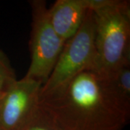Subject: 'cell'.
Segmentation results:
<instances>
[{
    "label": "cell",
    "instance_id": "6da1fadb",
    "mask_svg": "<svg viewBox=\"0 0 130 130\" xmlns=\"http://www.w3.org/2000/svg\"><path fill=\"white\" fill-rule=\"evenodd\" d=\"M39 105L59 130H122L129 118L93 71L40 95Z\"/></svg>",
    "mask_w": 130,
    "mask_h": 130
},
{
    "label": "cell",
    "instance_id": "7a4b0ae2",
    "mask_svg": "<svg viewBox=\"0 0 130 130\" xmlns=\"http://www.w3.org/2000/svg\"><path fill=\"white\" fill-rule=\"evenodd\" d=\"M95 22V73L104 80L130 64L129 2L89 0Z\"/></svg>",
    "mask_w": 130,
    "mask_h": 130
},
{
    "label": "cell",
    "instance_id": "3957f363",
    "mask_svg": "<svg viewBox=\"0 0 130 130\" xmlns=\"http://www.w3.org/2000/svg\"><path fill=\"white\" fill-rule=\"evenodd\" d=\"M95 22L93 10L88 9L79 30L65 42L56 65L40 95L51 92L86 71L95 72Z\"/></svg>",
    "mask_w": 130,
    "mask_h": 130
},
{
    "label": "cell",
    "instance_id": "277c9868",
    "mask_svg": "<svg viewBox=\"0 0 130 130\" xmlns=\"http://www.w3.org/2000/svg\"><path fill=\"white\" fill-rule=\"evenodd\" d=\"M30 4L32 8L31 61L25 77L38 81L43 86L54 70L65 42L51 25L46 2L34 0Z\"/></svg>",
    "mask_w": 130,
    "mask_h": 130
},
{
    "label": "cell",
    "instance_id": "5b68a950",
    "mask_svg": "<svg viewBox=\"0 0 130 130\" xmlns=\"http://www.w3.org/2000/svg\"><path fill=\"white\" fill-rule=\"evenodd\" d=\"M42 84L24 77L0 94V130H15L39 103Z\"/></svg>",
    "mask_w": 130,
    "mask_h": 130
},
{
    "label": "cell",
    "instance_id": "8992f818",
    "mask_svg": "<svg viewBox=\"0 0 130 130\" xmlns=\"http://www.w3.org/2000/svg\"><path fill=\"white\" fill-rule=\"evenodd\" d=\"M88 9L89 0H57L48 14L54 30L66 42L79 30Z\"/></svg>",
    "mask_w": 130,
    "mask_h": 130
},
{
    "label": "cell",
    "instance_id": "52a82bcc",
    "mask_svg": "<svg viewBox=\"0 0 130 130\" xmlns=\"http://www.w3.org/2000/svg\"><path fill=\"white\" fill-rule=\"evenodd\" d=\"M104 80V79H103ZM113 99L128 116L130 114V64L124 65L111 78L104 80Z\"/></svg>",
    "mask_w": 130,
    "mask_h": 130
},
{
    "label": "cell",
    "instance_id": "ba28073f",
    "mask_svg": "<svg viewBox=\"0 0 130 130\" xmlns=\"http://www.w3.org/2000/svg\"><path fill=\"white\" fill-rule=\"evenodd\" d=\"M15 130H59L39 103Z\"/></svg>",
    "mask_w": 130,
    "mask_h": 130
},
{
    "label": "cell",
    "instance_id": "9c48e42d",
    "mask_svg": "<svg viewBox=\"0 0 130 130\" xmlns=\"http://www.w3.org/2000/svg\"><path fill=\"white\" fill-rule=\"evenodd\" d=\"M15 79H17L15 73L8 58L0 50V94Z\"/></svg>",
    "mask_w": 130,
    "mask_h": 130
}]
</instances>
